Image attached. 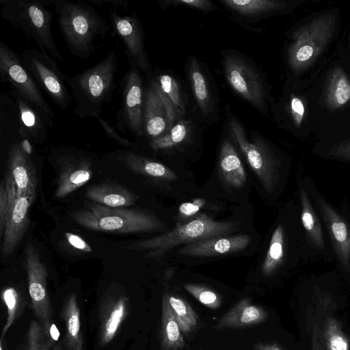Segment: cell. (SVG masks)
Listing matches in <instances>:
<instances>
[{
    "label": "cell",
    "instance_id": "38",
    "mask_svg": "<svg viewBox=\"0 0 350 350\" xmlns=\"http://www.w3.org/2000/svg\"><path fill=\"white\" fill-rule=\"evenodd\" d=\"M54 342L41 323L32 319L27 333L25 350H51Z\"/></svg>",
    "mask_w": 350,
    "mask_h": 350
},
{
    "label": "cell",
    "instance_id": "10",
    "mask_svg": "<svg viewBox=\"0 0 350 350\" xmlns=\"http://www.w3.org/2000/svg\"><path fill=\"white\" fill-rule=\"evenodd\" d=\"M21 60L37 84L62 110H67L72 98L66 85L64 74L58 68L56 62L38 49H25Z\"/></svg>",
    "mask_w": 350,
    "mask_h": 350
},
{
    "label": "cell",
    "instance_id": "42",
    "mask_svg": "<svg viewBox=\"0 0 350 350\" xmlns=\"http://www.w3.org/2000/svg\"><path fill=\"white\" fill-rule=\"evenodd\" d=\"M96 119L109 137L111 138L122 146L129 148L133 146V143L132 142L120 136L115 128L111 126L107 121L102 119L100 116L97 117Z\"/></svg>",
    "mask_w": 350,
    "mask_h": 350
},
{
    "label": "cell",
    "instance_id": "25",
    "mask_svg": "<svg viewBox=\"0 0 350 350\" xmlns=\"http://www.w3.org/2000/svg\"><path fill=\"white\" fill-rule=\"evenodd\" d=\"M62 317L65 324L66 350H83L80 310L75 294L71 293L66 298Z\"/></svg>",
    "mask_w": 350,
    "mask_h": 350
},
{
    "label": "cell",
    "instance_id": "12",
    "mask_svg": "<svg viewBox=\"0 0 350 350\" xmlns=\"http://www.w3.org/2000/svg\"><path fill=\"white\" fill-rule=\"evenodd\" d=\"M111 25L114 33L123 42L131 68L146 72L151 69L144 48V33L137 15L121 16L116 11L110 12Z\"/></svg>",
    "mask_w": 350,
    "mask_h": 350
},
{
    "label": "cell",
    "instance_id": "16",
    "mask_svg": "<svg viewBox=\"0 0 350 350\" xmlns=\"http://www.w3.org/2000/svg\"><path fill=\"white\" fill-rule=\"evenodd\" d=\"M318 203L334 251L342 267L348 271L350 267V226L323 198H319Z\"/></svg>",
    "mask_w": 350,
    "mask_h": 350
},
{
    "label": "cell",
    "instance_id": "6",
    "mask_svg": "<svg viewBox=\"0 0 350 350\" xmlns=\"http://www.w3.org/2000/svg\"><path fill=\"white\" fill-rule=\"evenodd\" d=\"M222 56L224 73L230 87L262 113L267 114V88L254 64L236 51H226Z\"/></svg>",
    "mask_w": 350,
    "mask_h": 350
},
{
    "label": "cell",
    "instance_id": "13",
    "mask_svg": "<svg viewBox=\"0 0 350 350\" xmlns=\"http://www.w3.org/2000/svg\"><path fill=\"white\" fill-rule=\"evenodd\" d=\"M4 183L8 193V211L1 250L3 256L7 258L16 249L28 229L29 208L35 198L18 196L13 185Z\"/></svg>",
    "mask_w": 350,
    "mask_h": 350
},
{
    "label": "cell",
    "instance_id": "30",
    "mask_svg": "<svg viewBox=\"0 0 350 350\" xmlns=\"http://www.w3.org/2000/svg\"><path fill=\"white\" fill-rule=\"evenodd\" d=\"M226 7L246 17L259 18L284 8V2L275 0H222Z\"/></svg>",
    "mask_w": 350,
    "mask_h": 350
},
{
    "label": "cell",
    "instance_id": "37",
    "mask_svg": "<svg viewBox=\"0 0 350 350\" xmlns=\"http://www.w3.org/2000/svg\"><path fill=\"white\" fill-rule=\"evenodd\" d=\"M154 79L182 117L186 111V103L178 83L173 77L167 74L160 75Z\"/></svg>",
    "mask_w": 350,
    "mask_h": 350
},
{
    "label": "cell",
    "instance_id": "44",
    "mask_svg": "<svg viewBox=\"0 0 350 350\" xmlns=\"http://www.w3.org/2000/svg\"><path fill=\"white\" fill-rule=\"evenodd\" d=\"M204 204L205 201L202 199H196L192 202L183 203L179 207V213L183 217L193 216Z\"/></svg>",
    "mask_w": 350,
    "mask_h": 350
},
{
    "label": "cell",
    "instance_id": "45",
    "mask_svg": "<svg viewBox=\"0 0 350 350\" xmlns=\"http://www.w3.org/2000/svg\"><path fill=\"white\" fill-rule=\"evenodd\" d=\"M65 237L69 245L76 250L86 253L92 252L90 245L80 236L68 232L65 233Z\"/></svg>",
    "mask_w": 350,
    "mask_h": 350
},
{
    "label": "cell",
    "instance_id": "51",
    "mask_svg": "<svg viewBox=\"0 0 350 350\" xmlns=\"http://www.w3.org/2000/svg\"><path fill=\"white\" fill-rule=\"evenodd\" d=\"M3 339H2V338H1V340H0V350H3Z\"/></svg>",
    "mask_w": 350,
    "mask_h": 350
},
{
    "label": "cell",
    "instance_id": "23",
    "mask_svg": "<svg viewBox=\"0 0 350 350\" xmlns=\"http://www.w3.org/2000/svg\"><path fill=\"white\" fill-rule=\"evenodd\" d=\"M85 194L94 202L111 208L128 207L137 200V196L127 188L107 183L89 187Z\"/></svg>",
    "mask_w": 350,
    "mask_h": 350
},
{
    "label": "cell",
    "instance_id": "32",
    "mask_svg": "<svg viewBox=\"0 0 350 350\" xmlns=\"http://www.w3.org/2000/svg\"><path fill=\"white\" fill-rule=\"evenodd\" d=\"M284 230L279 224L271 235L270 243L262 265V273L268 276L281 265L284 254Z\"/></svg>",
    "mask_w": 350,
    "mask_h": 350
},
{
    "label": "cell",
    "instance_id": "9",
    "mask_svg": "<svg viewBox=\"0 0 350 350\" xmlns=\"http://www.w3.org/2000/svg\"><path fill=\"white\" fill-rule=\"evenodd\" d=\"M0 77L3 83H9L18 94L27 100L45 115L55 118L36 81L18 56L3 42H0Z\"/></svg>",
    "mask_w": 350,
    "mask_h": 350
},
{
    "label": "cell",
    "instance_id": "34",
    "mask_svg": "<svg viewBox=\"0 0 350 350\" xmlns=\"http://www.w3.org/2000/svg\"><path fill=\"white\" fill-rule=\"evenodd\" d=\"M327 98L332 108L341 107L350 100V82L340 69L334 70L331 75Z\"/></svg>",
    "mask_w": 350,
    "mask_h": 350
},
{
    "label": "cell",
    "instance_id": "7",
    "mask_svg": "<svg viewBox=\"0 0 350 350\" xmlns=\"http://www.w3.org/2000/svg\"><path fill=\"white\" fill-rule=\"evenodd\" d=\"M231 138L241 150L264 188L272 192L278 179V165L272 151L260 135L254 133L249 140L243 126L231 113H228Z\"/></svg>",
    "mask_w": 350,
    "mask_h": 350
},
{
    "label": "cell",
    "instance_id": "17",
    "mask_svg": "<svg viewBox=\"0 0 350 350\" xmlns=\"http://www.w3.org/2000/svg\"><path fill=\"white\" fill-rule=\"evenodd\" d=\"M250 241L247 234L215 237L185 244L178 254L193 257L229 254L244 250Z\"/></svg>",
    "mask_w": 350,
    "mask_h": 350
},
{
    "label": "cell",
    "instance_id": "43",
    "mask_svg": "<svg viewBox=\"0 0 350 350\" xmlns=\"http://www.w3.org/2000/svg\"><path fill=\"white\" fill-rule=\"evenodd\" d=\"M290 113L294 123L300 125L305 113V108L302 100L298 97H293L288 105Z\"/></svg>",
    "mask_w": 350,
    "mask_h": 350
},
{
    "label": "cell",
    "instance_id": "8",
    "mask_svg": "<svg viewBox=\"0 0 350 350\" xmlns=\"http://www.w3.org/2000/svg\"><path fill=\"white\" fill-rule=\"evenodd\" d=\"M335 23V16L327 13L313 18L293 33L288 51L293 69L306 68L323 51L332 38Z\"/></svg>",
    "mask_w": 350,
    "mask_h": 350
},
{
    "label": "cell",
    "instance_id": "3",
    "mask_svg": "<svg viewBox=\"0 0 350 350\" xmlns=\"http://www.w3.org/2000/svg\"><path fill=\"white\" fill-rule=\"evenodd\" d=\"M50 1L0 0L1 17L33 40L53 60L64 61L53 39Z\"/></svg>",
    "mask_w": 350,
    "mask_h": 350
},
{
    "label": "cell",
    "instance_id": "46",
    "mask_svg": "<svg viewBox=\"0 0 350 350\" xmlns=\"http://www.w3.org/2000/svg\"><path fill=\"white\" fill-rule=\"evenodd\" d=\"M171 2L196 8L203 12L210 11L214 8V4L208 0H174Z\"/></svg>",
    "mask_w": 350,
    "mask_h": 350
},
{
    "label": "cell",
    "instance_id": "24",
    "mask_svg": "<svg viewBox=\"0 0 350 350\" xmlns=\"http://www.w3.org/2000/svg\"><path fill=\"white\" fill-rule=\"evenodd\" d=\"M219 167L224 181L229 186L239 188L245 183L246 174L239 154L229 139L221 146Z\"/></svg>",
    "mask_w": 350,
    "mask_h": 350
},
{
    "label": "cell",
    "instance_id": "33",
    "mask_svg": "<svg viewBox=\"0 0 350 350\" xmlns=\"http://www.w3.org/2000/svg\"><path fill=\"white\" fill-rule=\"evenodd\" d=\"M165 295L182 332L188 334L194 330L198 323V316L189 304L181 297Z\"/></svg>",
    "mask_w": 350,
    "mask_h": 350
},
{
    "label": "cell",
    "instance_id": "14",
    "mask_svg": "<svg viewBox=\"0 0 350 350\" xmlns=\"http://www.w3.org/2000/svg\"><path fill=\"white\" fill-rule=\"evenodd\" d=\"M144 93L139 70L131 68L123 78L122 108L117 117L137 137L144 134Z\"/></svg>",
    "mask_w": 350,
    "mask_h": 350
},
{
    "label": "cell",
    "instance_id": "31",
    "mask_svg": "<svg viewBox=\"0 0 350 350\" xmlns=\"http://www.w3.org/2000/svg\"><path fill=\"white\" fill-rule=\"evenodd\" d=\"M301 221L307 237L317 248H325V240L321 222L317 216L304 189L299 190Z\"/></svg>",
    "mask_w": 350,
    "mask_h": 350
},
{
    "label": "cell",
    "instance_id": "49",
    "mask_svg": "<svg viewBox=\"0 0 350 350\" xmlns=\"http://www.w3.org/2000/svg\"><path fill=\"white\" fill-rule=\"evenodd\" d=\"M88 2L95 5L110 3L114 7H120L124 10L128 9L129 4V0H88Z\"/></svg>",
    "mask_w": 350,
    "mask_h": 350
},
{
    "label": "cell",
    "instance_id": "22",
    "mask_svg": "<svg viewBox=\"0 0 350 350\" xmlns=\"http://www.w3.org/2000/svg\"><path fill=\"white\" fill-rule=\"evenodd\" d=\"M267 318L268 312L263 307L253 304L251 299L244 298L221 317L214 329L244 328L262 323Z\"/></svg>",
    "mask_w": 350,
    "mask_h": 350
},
{
    "label": "cell",
    "instance_id": "36",
    "mask_svg": "<svg viewBox=\"0 0 350 350\" xmlns=\"http://www.w3.org/2000/svg\"><path fill=\"white\" fill-rule=\"evenodd\" d=\"M323 336L325 350H350V340L334 318L326 319Z\"/></svg>",
    "mask_w": 350,
    "mask_h": 350
},
{
    "label": "cell",
    "instance_id": "48",
    "mask_svg": "<svg viewBox=\"0 0 350 350\" xmlns=\"http://www.w3.org/2000/svg\"><path fill=\"white\" fill-rule=\"evenodd\" d=\"M311 350H325L323 332L320 329L319 326L316 324L313 326L312 329Z\"/></svg>",
    "mask_w": 350,
    "mask_h": 350
},
{
    "label": "cell",
    "instance_id": "21",
    "mask_svg": "<svg viewBox=\"0 0 350 350\" xmlns=\"http://www.w3.org/2000/svg\"><path fill=\"white\" fill-rule=\"evenodd\" d=\"M128 310L126 297H109L104 301L100 313L99 342L101 345H107L117 335Z\"/></svg>",
    "mask_w": 350,
    "mask_h": 350
},
{
    "label": "cell",
    "instance_id": "39",
    "mask_svg": "<svg viewBox=\"0 0 350 350\" xmlns=\"http://www.w3.org/2000/svg\"><path fill=\"white\" fill-rule=\"evenodd\" d=\"M185 289L199 302L211 309H217L221 304V298L218 293L208 287L187 283L183 285Z\"/></svg>",
    "mask_w": 350,
    "mask_h": 350
},
{
    "label": "cell",
    "instance_id": "19",
    "mask_svg": "<svg viewBox=\"0 0 350 350\" xmlns=\"http://www.w3.org/2000/svg\"><path fill=\"white\" fill-rule=\"evenodd\" d=\"M143 120L144 133L150 139L170 130L167 108L151 79L145 90Z\"/></svg>",
    "mask_w": 350,
    "mask_h": 350
},
{
    "label": "cell",
    "instance_id": "26",
    "mask_svg": "<svg viewBox=\"0 0 350 350\" xmlns=\"http://www.w3.org/2000/svg\"><path fill=\"white\" fill-rule=\"evenodd\" d=\"M189 75L197 105L204 116H208L214 110V100L210 84L199 62L195 57L189 60Z\"/></svg>",
    "mask_w": 350,
    "mask_h": 350
},
{
    "label": "cell",
    "instance_id": "15",
    "mask_svg": "<svg viewBox=\"0 0 350 350\" xmlns=\"http://www.w3.org/2000/svg\"><path fill=\"white\" fill-rule=\"evenodd\" d=\"M32 156L23 150L21 139L10 145L3 180L14 186L18 196L35 198L38 178Z\"/></svg>",
    "mask_w": 350,
    "mask_h": 350
},
{
    "label": "cell",
    "instance_id": "11",
    "mask_svg": "<svg viewBox=\"0 0 350 350\" xmlns=\"http://www.w3.org/2000/svg\"><path fill=\"white\" fill-rule=\"evenodd\" d=\"M25 261L32 308L38 321L48 332L53 323L52 310L46 288L48 271L41 261L38 252L30 241L25 245Z\"/></svg>",
    "mask_w": 350,
    "mask_h": 350
},
{
    "label": "cell",
    "instance_id": "18",
    "mask_svg": "<svg viewBox=\"0 0 350 350\" xmlns=\"http://www.w3.org/2000/svg\"><path fill=\"white\" fill-rule=\"evenodd\" d=\"M10 90L18 107L21 139L26 138L36 143L43 142L49 129L53 125V120L18 94L13 89L11 88Z\"/></svg>",
    "mask_w": 350,
    "mask_h": 350
},
{
    "label": "cell",
    "instance_id": "47",
    "mask_svg": "<svg viewBox=\"0 0 350 350\" xmlns=\"http://www.w3.org/2000/svg\"><path fill=\"white\" fill-rule=\"evenodd\" d=\"M329 154L334 157L350 161V139L334 146Z\"/></svg>",
    "mask_w": 350,
    "mask_h": 350
},
{
    "label": "cell",
    "instance_id": "4",
    "mask_svg": "<svg viewBox=\"0 0 350 350\" xmlns=\"http://www.w3.org/2000/svg\"><path fill=\"white\" fill-rule=\"evenodd\" d=\"M71 217L88 230L118 234L148 232L164 227L157 217L142 210L111 208L95 202L88 203Z\"/></svg>",
    "mask_w": 350,
    "mask_h": 350
},
{
    "label": "cell",
    "instance_id": "27",
    "mask_svg": "<svg viewBox=\"0 0 350 350\" xmlns=\"http://www.w3.org/2000/svg\"><path fill=\"white\" fill-rule=\"evenodd\" d=\"M119 157L127 168L135 173L165 180H174L177 178L175 173L165 165L138 154L125 152Z\"/></svg>",
    "mask_w": 350,
    "mask_h": 350
},
{
    "label": "cell",
    "instance_id": "40",
    "mask_svg": "<svg viewBox=\"0 0 350 350\" xmlns=\"http://www.w3.org/2000/svg\"><path fill=\"white\" fill-rule=\"evenodd\" d=\"M3 301L7 308V319L2 329L1 337L3 339L9 328L13 324L18 310V295L12 287L5 288L1 294Z\"/></svg>",
    "mask_w": 350,
    "mask_h": 350
},
{
    "label": "cell",
    "instance_id": "35",
    "mask_svg": "<svg viewBox=\"0 0 350 350\" xmlns=\"http://www.w3.org/2000/svg\"><path fill=\"white\" fill-rule=\"evenodd\" d=\"M188 121L180 120L167 133L150 139V146L154 150H161L174 147L185 140L189 134Z\"/></svg>",
    "mask_w": 350,
    "mask_h": 350
},
{
    "label": "cell",
    "instance_id": "29",
    "mask_svg": "<svg viewBox=\"0 0 350 350\" xmlns=\"http://www.w3.org/2000/svg\"><path fill=\"white\" fill-rule=\"evenodd\" d=\"M20 116L16 100L10 90L2 92L0 96V136L1 138L20 137Z\"/></svg>",
    "mask_w": 350,
    "mask_h": 350
},
{
    "label": "cell",
    "instance_id": "41",
    "mask_svg": "<svg viewBox=\"0 0 350 350\" xmlns=\"http://www.w3.org/2000/svg\"><path fill=\"white\" fill-rule=\"evenodd\" d=\"M8 211V193L4 180H2L0 186V241L3 239L5 220Z\"/></svg>",
    "mask_w": 350,
    "mask_h": 350
},
{
    "label": "cell",
    "instance_id": "50",
    "mask_svg": "<svg viewBox=\"0 0 350 350\" xmlns=\"http://www.w3.org/2000/svg\"><path fill=\"white\" fill-rule=\"evenodd\" d=\"M256 350H283L275 343H258Z\"/></svg>",
    "mask_w": 350,
    "mask_h": 350
},
{
    "label": "cell",
    "instance_id": "2",
    "mask_svg": "<svg viewBox=\"0 0 350 350\" xmlns=\"http://www.w3.org/2000/svg\"><path fill=\"white\" fill-rule=\"evenodd\" d=\"M57 14V23L69 51L81 59L90 57L96 48L97 36L103 38L109 27L105 19L85 2L51 1Z\"/></svg>",
    "mask_w": 350,
    "mask_h": 350
},
{
    "label": "cell",
    "instance_id": "1",
    "mask_svg": "<svg viewBox=\"0 0 350 350\" xmlns=\"http://www.w3.org/2000/svg\"><path fill=\"white\" fill-rule=\"evenodd\" d=\"M118 57L110 52L101 61L72 77L64 75L75 102L73 111L81 118H96L111 101L116 88Z\"/></svg>",
    "mask_w": 350,
    "mask_h": 350
},
{
    "label": "cell",
    "instance_id": "20",
    "mask_svg": "<svg viewBox=\"0 0 350 350\" xmlns=\"http://www.w3.org/2000/svg\"><path fill=\"white\" fill-rule=\"evenodd\" d=\"M67 162L59 174L55 199L63 198L87 183L92 176V161L85 157L66 154Z\"/></svg>",
    "mask_w": 350,
    "mask_h": 350
},
{
    "label": "cell",
    "instance_id": "28",
    "mask_svg": "<svg viewBox=\"0 0 350 350\" xmlns=\"http://www.w3.org/2000/svg\"><path fill=\"white\" fill-rule=\"evenodd\" d=\"M184 347L182 331L165 295L162 301L161 321V350H180Z\"/></svg>",
    "mask_w": 350,
    "mask_h": 350
},
{
    "label": "cell",
    "instance_id": "5",
    "mask_svg": "<svg viewBox=\"0 0 350 350\" xmlns=\"http://www.w3.org/2000/svg\"><path fill=\"white\" fill-rule=\"evenodd\" d=\"M239 223L236 221H215L201 213L189 222L177 223L174 228L162 234L131 242L127 248L131 250L148 251L147 257L157 258L179 245L226 236L233 232Z\"/></svg>",
    "mask_w": 350,
    "mask_h": 350
}]
</instances>
